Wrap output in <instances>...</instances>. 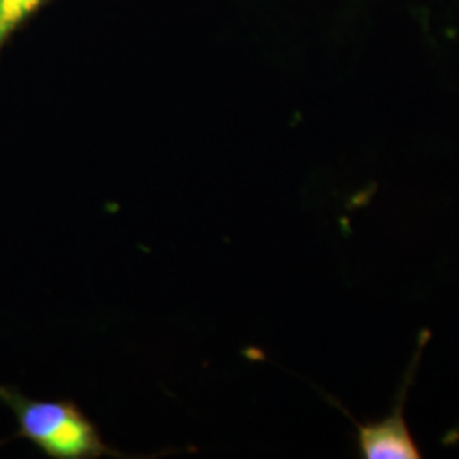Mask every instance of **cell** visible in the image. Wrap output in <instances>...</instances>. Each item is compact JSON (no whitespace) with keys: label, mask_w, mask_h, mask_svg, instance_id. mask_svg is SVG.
Instances as JSON below:
<instances>
[{"label":"cell","mask_w":459,"mask_h":459,"mask_svg":"<svg viewBox=\"0 0 459 459\" xmlns=\"http://www.w3.org/2000/svg\"><path fill=\"white\" fill-rule=\"evenodd\" d=\"M0 398L16 415L19 436L55 459L119 456L102 441L96 424L70 400H31L11 388Z\"/></svg>","instance_id":"6da1fadb"},{"label":"cell","mask_w":459,"mask_h":459,"mask_svg":"<svg viewBox=\"0 0 459 459\" xmlns=\"http://www.w3.org/2000/svg\"><path fill=\"white\" fill-rule=\"evenodd\" d=\"M420 358L415 356L409 369L407 381L402 386L394 409L386 419L379 422H368L358 426V446L362 458L366 459H417L422 458L419 446L413 441L405 420V400L415 373V364Z\"/></svg>","instance_id":"7a4b0ae2"},{"label":"cell","mask_w":459,"mask_h":459,"mask_svg":"<svg viewBox=\"0 0 459 459\" xmlns=\"http://www.w3.org/2000/svg\"><path fill=\"white\" fill-rule=\"evenodd\" d=\"M47 0H0V48Z\"/></svg>","instance_id":"3957f363"},{"label":"cell","mask_w":459,"mask_h":459,"mask_svg":"<svg viewBox=\"0 0 459 459\" xmlns=\"http://www.w3.org/2000/svg\"><path fill=\"white\" fill-rule=\"evenodd\" d=\"M459 443V424L455 427L446 437H444V444H456Z\"/></svg>","instance_id":"277c9868"}]
</instances>
